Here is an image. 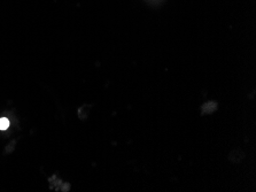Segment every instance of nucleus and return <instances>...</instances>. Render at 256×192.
Returning a JSON list of instances; mask_svg holds the SVG:
<instances>
[{
  "mask_svg": "<svg viewBox=\"0 0 256 192\" xmlns=\"http://www.w3.org/2000/svg\"><path fill=\"white\" fill-rule=\"evenodd\" d=\"M10 127V121L6 117H2L0 119V130H6Z\"/></svg>",
  "mask_w": 256,
  "mask_h": 192,
  "instance_id": "nucleus-1",
  "label": "nucleus"
}]
</instances>
